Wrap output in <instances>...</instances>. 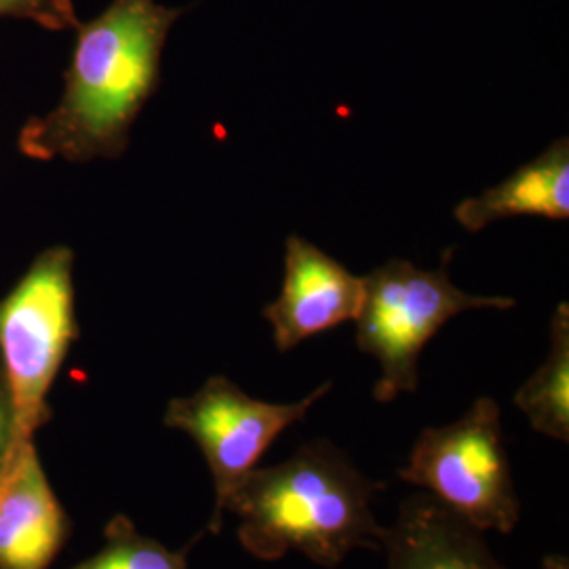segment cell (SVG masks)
Masks as SVG:
<instances>
[{
	"label": "cell",
	"mask_w": 569,
	"mask_h": 569,
	"mask_svg": "<svg viewBox=\"0 0 569 569\" xmlns=\"http://www.w3.org/2000/svg\"><path fill=\"white\" fill-rule=\"evenodd\" d=\"M34 21L49 32H60L79 23L72 0H0V20Z\"/></svg>",
	"instance_id": "obj_13"
},
{
	"label": "cell",
	"mask_w": 569,
	"mask_h": 569,
	"mask_svg": "<svg viewBox=\"0 0 569 569\" xmlns=\"http://www.w3.org/2000/svg\"><path fill=\"white\" fill-rule=\"evenodd\" d=\"M74 251H41L0 298V373L9 392L16 441H30L53 420L49 395L79 340Z\"/></svg>",
	"instance_id": "obj_3"
},
{
	"label": "cell",
	"mask_w": 569,
	"mask_h": 569,
	"mask_svg": "<svg viewBox=\"0 0 569 569\" xmlns=\"http://www.w3.org/2000/svg\"><path fill=\"white\" fill-rule=\"evenodd\" d=\"M382 550L387 569H509L493 557L483 531L428 493L403 500Z\"/></svg>",
	"instance_id": "obj_9"
},
{
	"label": "cell",
	"mask_w": 569,
	"mask_h": 569,
	"mask_svg": "<svg viewBox=\"0 0 569 569\" xmlns=\"http://www.w3.org/2000/svg\"><path fill=\"white\" fill-rule=\"evenodd\" d=\"M331 390L326 382L296 403L249 397L224 376H213L190 397L171 399L163 425L188 435L203 451L213 479L216 507L207 529L220 533L226 505L287 428L302 422L310 407Z\"/></svg>",
	"instance_id": "obj_6"
},
{
	"label": "cell",
	"mask_w": 569,
	"mask_h": 569,
	"mask_svg": "<svg viewBox=\"0 0 569 569\" xmlns=\"http://www.w3.org/2000/svg\"><path fill=\"white\" fill-rule=\"evenodd\" d=\"M70 533L37 441H16L0 467V569L51 568Z\"/></svg>",
	"instance_id": "obj_8"
},
{
	"label": "cell",
	"mask_w": 569,
	"mask_h": 569,
	"mask_svg": "<svg viewBox=\"0 0 569 569\" xmlns=\"http://www.w3.org/2000/svg\"><path fill=\"white\" fill-rule=\"evenodd\" d=\"M182 7L112 0L98 18L74 26L60 102L23 124L18 146L32 161H114L161 82L164 44Z\"/></svg>",
	"instance_id": "obj_1"
},
{
	"label": "cell",
	"mask_w": 569,
	"mask_h": 569,
	"mask_svg": "<svg viewBox=\"0 0 569 569\" xmlns=\"http://www.w3.org/2000/svg\"><path fill=\"white\" fill-rule=\"evenodd\" d=\"M449 256L451 249L437 270L390 260L363 277L366 296L355 319L357 346L382 367L373 387L378 403L418 390L420 355L453 317L475 308L509 310L517 305L505 296H472L458 289L449 281Z\"/></svg>",
	"instance_id": "obj_4"
},
{
	"label": "cell",
	"mask_w": 569,
	"mask_h": 569,
	"mask_svg": "<svg viewBox=\"0 0 569 569\" xmlns=\"http://www.w3.org/2000/svg\"><path fill=\"white\" fill-rule=\"evenodd\" d=\"M456 220L468 232H479L498 220L533 216L569 218V142L561 138L531 163L519 167L505 182L456 207Z\"/></svg>",
	"instance_id": "obj_10"
},
{
	"label": "cell",
	"mask_w": 569,
	"mask_h": 569,
	"mask_svg": "<svg viewBox=\"0 0 569 569\" xmlns=\"http://www.w3.org/2000/svg\"><path fill=\"white\" fill-rule=\"evenodd\" d=\"M13 437H16V428H13V411H11V401H9V392L4 387L2 373H0V467L9 453V449L13 446Z\"/></svg>",
	"instance_id": "obj_14"
},
{
	"label": "cell",
	"mask_w": 569,
	"mask_h": 569,
	"mask_svg": "<svg viewBox=\"0 0 569 569\" xmlns=\"http://www.w3.org/2000/svg\"><path fill=\"white\" fill-rule=\"evenodd\" d=\"M380 489L346 451L317 439L277 467L253 468L226 512L239 517V542L256 559L279 561L296 550L333 569L352 550L385 547L387 528L371 510Z\"/></svg>",
	"instance_id": "obj_2"
},
{
	"label": "cell",
	"mask_w": 569,
	"mask_h": 569,
	"mask_svg": "<svg viewBox=\"0 0 569 569\" xmlns=\"http://www.w3.org/2000/svg\"><path fill=\"white\" fill-rule=\"evenodd\" d=\"M188 549L169 550L138 531L127 515H114L103 529V547L72 569H190Z\"/></svg>",
	"instance_id": "obj_12"
},
{
	"label": "cell",
	"mask_w": 569,
	"mask_h": 569,
	"mask_svg": "<svg viewBox=\"0 0 569 569\" xmlns=\"http://www.w3.org/2000/svg\"><path fill=\"white\" fill-rule=\"evenodd\" d=\"M363 277L298 234L284 241V281L281 296L264 308L272 340L289 352L308 338L355 321L363 306Z\"/></svg>",
	"instance_id": "obj_7"
},
{
	"label": "cell",
	"mask_w": 569,
	"mask_h": 569,
	"mask_svg": "<svg viewBox=\"0 0 569 569\" xmlns=\"http://www.w3.org/2000/svg\"><path fill=\"white\" fill-rule=\"evenodd\" d=\"M399 479L427 489L428 496L479 531L507 536L521 519L500 406L489 397L477 399L448 427L422 430Z\"/></svg>",
	"instance_id": "obj_5"
},
{
	"label": "cell",
	"mask_w": 569,
	"mask_h": 569,
	"mask_svg": "<svg viewBox=\"0 0 569 569\" xmlns=\"http://www.w3.org/2000/svg\"><path fill=\"white\" fill-rule=\"evenodd\" d=\"M515 406L528 416L529 425L550 439L569 441V308L557 306L550 321L547 361L536 369L515 395Z\"/></svg>",
	"instance_id": "obj_11"
}]
</instances>
